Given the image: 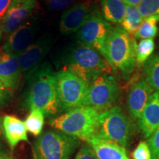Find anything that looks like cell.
Here are the masks:
<instances>
[{"mask_svg":"<svg viewBox=\"0 0 159 159\" xmlns=\"http://www.w3.org/2000/svg\"><path fill=\"white\" fill-rule=\"evenodd\" d=\"M13 91L7 89L0 81V108L5 106L11 99Z\"/></svg>","mask_w":159,"mask_h":159,"instance_id":"30","label":"cell"},{"mask_svg":"<svg viewBox=\"0 0 159 159\" xmlns=\"http://www.w3.org/2000/svg\"><path fill=\"white\" fill-rule=\"evenodd\" d=\"M120 90L116 80L111 73L101 75L89 85L82 105L91 107L100 113L112 108Z\"/></svg>","mask_w":159,"mask_h":159,"instance_id":"7","label":"cell"},{"mask_svg":"<svg viewBox=\"0 0 159 159\" xmlns=\"http://www.w3.org/2000/svg\"><path fill=\"white\" fill-rule=\"evenodd\" d=\"M38 31L35 20H27L10 33L3 46L4 52L19 56L33 43Z\"/></svg>","mask_w":159,"mask_h":159,"instance_id":"11","label":"cell"},{"mask_svg":"<svg viewBox=\"0 0 159 159\" xmlns=\"http://www.w3.org/2000/svg\"><path fill=\"white\" fill-rule=\"evenodd\" d=\"M154 91L144 79L131 85L127 99V108L133 120L138 122L145 105Z\"/></svg>","mask_w":159,"mask_h":159,"instance_id":"14","label":"cell"},{"mask_svg":"<svg viewBox=\"0 0 159 159\" xmlns=\"http://www.w3.org/2000/svg\"><path fill=\"white\" fill-rule=\"evenodd\" d=\"M114 28L112 24L105 20L96 8L77 32V41L95 49L105 58L107 42Z\"/></svg>","mask_w":159,"mask_h":159,"instance_id":"8","label":"cell"},{"mask_svg":"<svg viewBox=\"0 0 159 159\" xmlns=\"http://www.w3.org/2000/svg\"><path fill=\"white\" fill-rule=\"evenodd\" d=\"M37 5V0H13L1 21L3 33L10 34L28 20Z\"/></svg>","mask_w":159,"mask_h":159,"instance_id":"12","label":"cell"},{"mask_svg":"<svg viewBox=\"0 0 159 159\" xmlns=\"http://www.w3.org/2000/svg\"><path fill=\"white\" fill-rule=\"evenodd\" d=\"M61 65V70L70 71L89 85L101 75L111 73L112 70L100 53L81 43L65 53Z\"/></svg>","mask_w":159,"mask_h":159,"instance_id":"2","label":"cell"},{"mask_svg":"<svg viewBox=\"0 0 159 159\" xmlns=\"http://www.w3.org/2000/svg\"><path fill=\"white\" fill-rule=\"evenodd\" d=\"M99 115L94 108L80 105L51 118L49 125L55 130L87 142L96 134Z\"/></svg>","mask_w":159,"mask_h":159,"instance_id":"3","label":"cell"},{"mask_svg":"<svg viewBox=\"0 0 159 159\" xmlns=\"http://www.w3.org/2000/svg\"><path fill=\"white\" fill-rule=\"evenodd\" d=\"M44 114L41 110L37 108L31 109L30 112L25 121L27 131L35 136L42 134L44 125Z\"/></svg>","mask_w":159,"mask_h":159,"instance_id":"22","label":"cell"},{"mask_svg":"<svg viewBox=\"0 0 159 159\" xmlns=\"http://www.w3.org/2000/svg\"><path fill=\"white\" fill-rule=\"evenodd\" d=\"M80 144L79 139L59 130L45 131L33 145V158L71 159Z\"/></svg>","mask_w":159,"mask_h":159,"instance_id":"6","label":"cell"},{"mask_svg":"<svg viewBox=\"0 0 159 159\" xmlns=\"http://www.w3.org/2000/svg\"><path fill=\"white\" fill-rule=\"evenodd\" d=\"M96 10L91 0H82L66 9L60 21V30L64 35L77 33Z\"/></svg>","mask_w":159,"mask_h":159,"instance_id":"10","label":"cell"},{"mask_svg":"<svg viewBox=\"0 0 159 159\" xmlns=\"http://www.w3.org/2000/svg\"><path fill=\"white\" fill-rule=\"evenodd\" d=\"M46 5L49 11H60L67 9L77 0H44Z\"/></svg>","mask_w":159,"mask_h":159,"instance_id":"27","label":"cell"},{"mask_svg":"<svg viewBox=\"0 0 159 159\" xmlns=\"http://www.w3.org/2000/svg\"><path fill=\"white\" fill-rule=\"evenodd\" d=\"M13 0H0V23L2 21Z\"/></svg>","mask_w":159,"mask_h":159,"instance_id":"31","label":"cell"},{"mask_svg":"<svg viewBox=\"0 0 159 159\" xmlns=\"http://www.w3.org/2000/svg\"><path fill=\"white\" fill-rule=\"evenodd\" d=\"M3 133L12 149L21 142H28L27 130L25 122L13 115H5L2 118Z\"/></svg>","mask_w":159,"mask_h":159,"instance_id":"18","label":"cell"},{"mask_svg":"<svg viewBox=\"0 0 159 159\" xmlns=\"http://www.w3.org/2000/svg\"><path fill=\"white\" fill-rule=\"evenodd\" d=\"M0 53H1V52H0Z\"/></svg>","mask_w":159,"mask_h":159,"instance_id":"36","label":"cell"},{"mask_svg":"<svg viewBox=\"0 0 159 159\" xmlns=\"http://www.w3.org/2000/svg\"><path fill=\"white\" fill-rule=\"evenodd\" d=\"M98 159H130L126 149L111 141L94 136L86 142Z\"/></svg>","mask_w":159,"mask_h":159,"instance_id":"17","label":"cell"},{"mask_svg":"<svg viewBox=\"0 0 159 159\" xmlns=\"http://www.w3.org/2000/svg\"><path fill=\"white\" fill-rule=\"evenodd\" d=\"M159 21V16H150L144 19L139 28L135 33V38L137 39H153L157 35L158 27L157 23Z\"/></svg>","mask_w":159,"mask_h":159,"instance_id":"23","label":"cell"},{"mask_svg":"<svg viewBox=\"0 0 159 159\" xmlns=\"http://www.w3.org/2000/svg\"><path fill=\"white\" fill-rule=\"evenodd\" d=\"M28 85L25 103L27 108L41 110L47 117H55L62 112L57 94L55 72L48 63L40 64L27 76Z\"/></svg>","mask_w":159,"mask_h":159,"instance_id":"1","label":"cell"},{"mask_svg":"<svg viewBox=\"0 0 159 159\" xmlns=\"http://www.w3.org/2000/svg\"><path fill=\"white\" fill-rule=\"evenodd\" d=\"M4 133H3V128H2V118L0 116V145H1L2 139Z\"/></svg>","mask_w":159,"mask_h":159,"instance_id":"34","label":"cell"},{"mask_svg":"<svg viewBox=\"0 0 159 159\" xmlns=\"http://www.w3.org/2000/svg\"><path fill=\"white\" fill-rule=\"evenodd\" d=\"M75 159H98L93 151L92 148L89 146L88 143H85L82 145Z\"/></svg>","mask_w":159,"mask_h":159,"instance_id":"29","label":"cell"},{"mask_svg":"<svg viewBox=\"0 0 159 159\" xmlns=\"http://www.w3.org/2000/svg\"><path fill=\"white\" fill-rule=\"evenodd\" d=\"M22 75L19 56L0 53V81L7 89L14 91L19 87Z\"/></svg>","mask_w":159,"mask_h":159,"instance_id":"15","label":"cell"},{"mask_svg":"<svg viewBox=\"0 0 159 159\" xmlns=\"http://www.w3.org/2000/svg\"><path fill=\"white\" fill-rule=\"evenodd\" d=\"M136 42L120 25L114 27L107 42L105 58L125 79L130 76L136 67Z\"/></svg>","mask_w":159,"mask_h":159,"instance_id":"4","label":"cell"},{"mask_svg":"<svg viewBox=\"0 0 159 159\" xmlns=\"http://www.w3.org/2000/svg\"><path fill=\"white\" fill-rule=\"evenodd\" d=\"M155 50V41L153 39H142L137 44H135L136 63L144 64L152 56Z\"/></svg>","mask_w":159,"mask_h":159,"instance_id":"24","label":"cell"},{"mask_svg":"<svg viewBox=\"0 0 159 159\" xmlns=\"http://www.w3.org/2000/svg\"><path fill=\"white\" fill-rule=\"evenodd\" d=\"M51 47L50 39L47 36L33 42L19 55V62L22 74L26 77L40 65Z\"/></svg>","mask_w":159,"mask_h":159,"instance_id":"13","label":"cell"},{"mask_svg":"<svg viewBox=\"0 0 159 159\" xmlns=\"http://www.w3.org/2000/svg\"><path fill=\"white\" fill-rule=\"evenodd\" d=\"M55 76L62 112L82 105L89 84L68 71L60 70L55 72Z\"/></svg>","mask_w":159,"mask_h":159,"instance_id":"9","label":"cell"},{"mask_svg":"<svg viewBox=\"0 0 159 159\" xmlns=\"http://www.w3.org/2000/svg\"><path fill=\"white\" fill-rule=\"evenodd\" d=\"M145 138L148 139L159 127V91H154L145 105L138 121Z\"/></svg>","mask_w":159,"mask_h":159,"instance_id":"16","label":"cell"},{"mask_svg":"<svg viewBox=\"0 0 159 159\" xmlns=\"http://www.w3.org/2000/svg\"><path fill=\"white\" fill-rule=\"evenodd\" d=\"M134 134V126L119 106H113L100 113L95 136L111 141L127 149Z\"/></svg>","mask_w":159,"mask_h":159,"instance_id":"5","label":"cell"},{"mask_svg":"<svg viewBox=\"0 0 159 159\" xmlns=\"http://www.w3.org/2000/svg\"><path fill=\"white\" fill-rule=\"evenodd\" d=\"M102 14L111 23L121 24L124 20L126 4L123 0H100Z\"/></svg>","mask_w":159,"mask_h":159,"instance_id":"19","label":"cell"},{"mask_svg":"<svg viewBox=\"0 0 159 159\" xmlns=\"http://www.w3.org/2000/svg\"><path fill=\"white\" fill-rule=\"evenodd\" d=\"M148 144L150 148L152 159H159V127L149 137Z\"/></svg>","mask_w":159,"mask_h":159,"instance_id":"28","label":"cell"},{"mask_svg":"<svg viewBox=\"0 0 159 159\" xmlns=\"http://www.w3.org/2000/svg\"><path fill=\"white\" fill-rule=\"evenodd\" d=\"M123 1H124V2L126 4V5L138 7L143 0H123Z\"/></svg>","mask_w":159,"mask_h":159,"instance_id":"33","label":"cell"},{"mask_svg":"<svg viewBox=\"0 0 159 159\" xmlns=\"http://www.w3.org/2000/svg\"><path fill=\"white\" fill-rule=\"evenodd\" d=\"M2 28H1V26H0V39H1L2 38Z\"/></svg>","mask_w":159,"mask_h":159,"instance_id":"35","label":"cell"},{"mask_svg":"<svg viewBox=\"0 0 159 159\" xmlns=\"http://www.w3.org/2000/svg\"><path fill=\"white\" fill-rule=\"evenodd\" d=\"M144 80L155 91H159V53L152 55L144 63Z\"/></svg>","mask_w":159,"mask_h":159,"instance_id":"20","label":"cell"},{"mask_svg":"<svg viewBox=\"0 0 159 159\" xmlns=\"http://www.w3.org/2000/svg\"><path fill=\"white\" fill-rule=\"evenodd\" d=\"M132 156L134 159H152L148 142L144 141L139 142L132 152Z\"/></svg>","mask_w":159,"mask_h":159,"instance_id":"26","label":"cell"},{"mask_svg":"<svg viewBox=\"0 0 159 159\" xmlns=\"http://www.w3.org/2000/svg\"><path fill=\"white\" fill-rule=\"evenodd\" d=\"M138 9L144 19L150 16H159V0H143Z\"/></svg>","mask_w":159,"mask_h":159,"instance_id":"25","label":"cell"},{"mask_svg":"<svg viewBox=\"0 0 159 159\" xmlns=\"http://www.w3.org/2000/svg\"><path fill=\"white\" fill-rule=\"evenodd\" d=\"M144 20V18L139 13L138 7L127 5L124 20L121 23L120 26L129 34H135Z\"/></svg>","mask_w":159,"mask_h":159,"instance_id":"21","label":"cell"},{"mask_svg":"<svg viewBox=\"0 0 159 159\" xmlns=\"http://www.w3.org/2000/svg\"><path fill=\"white\" fill-rule=\"evenodd\" d=\"M0 159H14L9 152L4 150L2 147L0 146Z\"/></svg>","mask_w":159,"mask_h":159,"instance_id":"32","label":"cell"}]
</instances>
